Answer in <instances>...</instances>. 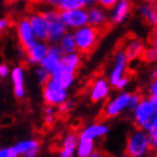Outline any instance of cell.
<instances>
[{"label":"cell","mask_w":157,"mask_h":157,"mask_svg":"<svg viewBox=\"0 0 157 157\" xmlns=\"http://www.w3.org/2000/svg\"><path fill=\"white\" fill-rule=\"evenodd\" d=\"M113 21H105L100 25H90L83 28L75 35L76 49L80 55H90L94 52L100 40L113 30Z\"/></svg>","instance_id":"6da1fadb"},{"label":"cell","mask_w":157,"mask_h":157,"mask_svg":"<svg viewBox=\"0 0 157 157\" xmlns=\"http://www.w3.org/2000/svg\"><path fill=\"white\" fill-rule=\"evenodd\" d=\"M134 123L144 132L157 130V96L142 98L133 110Z\"/></svg>","instance_id":"7a4b0ae2"},{"label":"cell","mask_w":157,"mask_h":157,"mask_svg":"<svg viewBox=\"0 0 157 157\" xmlns=\"http://www.w3.org/2000/svg\"><path fill=\"white\" fill-rule=\"evenodd\" d=\"M150 151L147 132L136 127L127 135L125 154L128 157H146Z\"/></svg>","instance_id":"3957f363"},{"label":"cell","mask_w":157,"mask_h":157,"mask_svg":"<svg viewBox=\"0 0 157 157\" xmlns=\"http://www.w3.org/2000/svg\"><path fill=\"white\" fill-rule=\"evenodd\" d=\"M43 98L46 105L59 107L68 100V92L49 77V79L43 85Z\"/></svg>","instance_id":"277c9868"},{"label":"cell","mask_w":157,"mask_h":157,"mask_svg":"<svg viewBox=\"0 0 157 157\" xmlns=\"http://www.w3.org/2000/svg\"><path fill=\"white\" fill-rule=\"evenodd\" d=\"M41 16L46 20L48 24V40L49 41H56L60 39L63 33H66V25L61 21L59 14L54 12H47V13H40Z\"/></svg>","instance_id":"5b68a950"},{"label":"cell","mask_w":157,"mask_h":157,"mask_svg":"<svg viewBox=\"0 0 157 157\" xmlns=\"http://www.w3.org/2000/svg\"><path fill=\"white\" fill-rule=\"evenodd\" d=\"M130 96H131V93L124 92V93H121L119 95H117L116 98H113V100H110L105 105V110H103L105 117L115 118L119 116L124 110H126L127 105H128Z\"/></svg>","instance_id":"8992f818"},{"label":"cell","mask_w":157,"mask_h":157,"mask_svg":"<svg viewBox=\"0 0 157 157\" xmlns=\"http://www.w3.org/2000/svg\"><path fill=\"white\" fill-rule=\"evenodd\" d=\"M17 36L18 44L24 53L35 44L33 32H32V28L29 22V17H23L17 24Z\"/></svg>","instance_id":"52a82bcc"},{"label":"cell","mask_w":157,"mask_h":157,"mask_svg":"<svg viewBox=\"0 0 157 157\" xmlns=\"http://www.w3.org/2000/svg\"><path fill=\"white\" fill-rule=\"evenodd\" d=\"M64 53L62 52L61 47H57V46H52L47 49V53L43 59L41 61L39 62L41 64V68H44L48 74L51 75L56 69V67L59 66L60 63V60L61 57L63 56Z\"/></svg>","instance_id":"ba28073f"},{"label":"cell","mask_w":157,"mask_h":157,"mask_svg":"<svg viewBox=\"0 0 157 157\" xmlns=\"http://www.w3.org/2000/svg\"><path fill=\"white\" fill-rule=\"evenodd\" d=\"M59 16L61 18L63 23H66L70 26L74 28H78L84 24H86L88 21L87 13H85L83 10L79 9H72V10H64V12H60Z\"/></svg>","instance_id":"9c48e42d"},{"label":"cell","mask_w":157,"mask_h":157,"mask_svg":"<svg viewBox=\"0 0 157 157\" xmlns=\"http://www.w3.org/2000/svg\"><path fill=\"white\" fill-rule=\"evenodd\" d=\"M108 132H109V127L105 123H94L85 127L80 133H78V135L80 139L96 140L107 135Z\"/></svg>","instance_id":"30bf717a"},{"label":"cell","mask_w":157,"mask_h":157,"mask_svg":"<svg viewBox=\"0 0 157 157\" xmlns=\"http://www.w3.org/2000/svg\"><path fill=\"white\" fill-rule=\"evenodd\" d=\"M109 95V84L105 79H96L91 86L90 100L93 103H98L105 100Z\"/></svg>","instance_id":"8fae6325"},{"label":"cell","mask_w":157,"mask_h":157,"mask_svg":"<svg viewBox=\"0 0 157 157\" xmlns=\"http://www.w3.org/2000/svg\"><path fill=\"white\" fill-rule=\"evenodd\" d=\"M76 75L77 74H74V72H71V71H68V70H66L64 68H62V67L59 64V66L56 67V69L51 74V78H52L56 84H59L61 87L68 90V88L72 85V83H74L75 78H76Z\"/></svg>","instance_id":"7c38bea8"},{"label":"cell","mask_w":157,"mask_h":157,"mask_svg":"<svg viewBox=\"0 0 157 157\" xmlns=\"http://www.w3.org/2000/svg\"><path fill=\"white\" fill-rule=\"evenodd\" d=\"M29 22L31 28L33 29V32L39 39L48 40V24L46 20L41 16L40 12L29 17Z\"/></svg>","instance_id":"4fadbf2b"},{"label":"cell","mask_w":157,"mask_h":157,"mask_svg":"<svg viewBox=\"0 0 157 157\" xmlns=\"http://www.w3.org/2000/svg\"><path fill=\"white\" fill-rule=\"evenodd\" d=\"M125 74H127V60L125 55H124V53H118L117 57H116L115 67H113L111 75H110L109 84L113 87L115 84L117 83Z\"/></svg>","instance_id":"5bb4252c"},{"label":"cell","mask_w":157,"mask_h":157,"mask_svg":"<svg viewBox=\"0 0 157 157\" xmlns=\"http://www.w3.org/2000/svg\"><path fill=\"white\" fill-rule=\"evenodd\" d=\"M15 153L17 154L18 156L22 155H37L39 151L40 148V142L36 139H28V140H22L17 142L16 144L13 146Z\"/></svg>","instance_id":"9a60e30c"},{"label":"cell","mask_w":157,"mask_h":157,"mask_svg":"<svg viewBox=\"0 0 157 157\" xmlns=\"http://www.w3.org/2000/svg\"><path fill=\"white\" fill-rule=\"evenodd\" d=\"M12 80H13L14 95L17 100H21L25 94L24 77H23V70L21 67H17L12 71Z\"/></svg>","instance_id":"2e32d148"},{"label":"cell","mask_w":157,"mask_h":157,"mask_svg":"<svg viewBox=\"0 0 157 157\" xmlns=\"http://www.w3.org/2000/svg\"><path fill=\"white\" fill-rule=\"evenodd\" d=\"M82 55L80 54H76V53H70V54H66L64 56L61 57L60 60V66L62 68H64L68 71H71L74 74H77V71L80 68L82 64Z\"/></svg>","instance_id":"e0dca14e"},{"label":"cell","mask_w":157,"mask_h":157,"mask_svg":"<svg viewBox=\"0 0 157 157\" xmlns=\"http://www.w3.org/2000/svg\"><path fill=\"white\" fill-rule=\"evenodd\" d=\"M48 47L45 44H33L25 52L26 59L31 63H39L41 59L46 55Z\"/></svg>","instance_id":"ac0fdd59"},{"label":"cell","mask_w":157,"mask_h":157,"mask_svg":"<svg viewBox=\"0 0 157 157\" xmlns=\"http://www.w3.org/2000/svg\"><path fill=\"white\" fill-rule=\"evenodd\" d=\"M95 150V142L94 140L90 139H80L79 138L78 144L75 150L76 157H88Z\"/></svg>","instance_id":"d6986e66"},{"label":"cell","mask_w":157,"mask_h":157,"mask_svg":"<svg viewBox=\"0 0 157 157\" xmlns=\"http://www.w3.org/2000/svg\"><path fill=\"white\" fill-rule=\"evenodd\" d=\"M133 7H134V2H133L132 0H122V1L119 2V5L117 6L116 13L113 15V24H115V23L122 22L127 14L131 12Z\"/></svg>","instance_id":"ffe728a7"},{"label":"cell","mask_w":157,"mask_h":157,"mask_svg":"<svg viewBox=\"0 0 157 157\" xmlns=\"http://www.w3.org/2000/svg\"><path fill=\"white\" fill-rule=\"evenodd\" d=\"M55 6V12H64V10H72V9H80L83 8L86 0H57Z\"/></svg>","instance_id":"44dd1931"},{"label":"cell","mask_w":157,"mask_h":157,"mask_svg":"<svg viewBox=\"0 0 157 157\" xmlns=\"http://www.w3.org/2000/svg\"><path fill=\"white\" fill-rule=\"evenodd\" d=\"M144 48V43L141 40H135V41H132L131 44H128V46L125 48V52H124V55L126 57L127 62L133 61L134 59H139Z\"/></svg>","instance_id":"7402d4cb"},{"label":"cell","mask_w":157,"mask_h":157,"mask_svg":"<svg viewBox=\"0 0 157 157\" xmlns=\"http://www.w3.org/2000/svg\"><path fill=\"white\" fill-rule=\"evenodd\" d=\"M78 141H79L78 133H76V132H69V133L64 136V139L62 140L61 150L75 154V150H76V147H77V144H78Z\"/></svg>","instance_id":"603a6c76"},{"label":"cell","mask_w":157,"mask_h":157,"mask_svg":"<svg viewBox=\"0 0 157 157\" xmlns=\"http://www.w3.org/2000/svg\"><path fill=\"white\" fill-rule=\"evenodd\" d=\"M144 24L153 26L156 24V4H149L141 8Z\"/></svg>","instance_id":"cb8c5ba5"},{"label":"cell","mask_w":157,"mask_h":157,"mask_svg":"<svg viewBox=\"0 0 157 157\" xmlns=\"http://www.w3.org/2000/svg\"><path fill=\"white\" fill-rule=\"evenodd\" d=\"M88 21L91 23V25H100L103 22H105V14L98 8H92L88 13Z\"/></svg>","instance_id":"d4e9b609"},{"label":"cell","mask_w":157,"mask_h":157,"mask_svg":"<svg viewBox=\"0 0 157 157\" xmlns=\"http://www.w3.org/2000/svg\"><path fill=\"white\" fill-rule=\"evenodd\" d=\"M61 49L64 54H70L76 51V45H75V36L67 35L63 37L61 41Z\"/></svg>","instance_id":"484cf974"},{"label":"cell","mask_w":157,"mask_h":157,"mask_svg":"<svg viewBox=\"0 0 157 157\" xmlns=\"http://www.w3.org/2000/svg\"><path fill=\"white\" fill-rule=\"evenodd\" d=\"M156 47L155 46H151L150 48H144V51L140 55V60L144 62H147V63H153V62L156 61Z\"/></svg>","instance_id":"4316f807"},{"label":"cell","mask_w":157,"mask_h":157,"mask_svg":"<svg viewBox=\"0 0 157 157\" xmlns=\"http://www.w3.org/2000/svg\"><path fill=\"white\" fill-rule=\"evenodd\" d=\"M55 121V110L52 105H46L44 109V123L46 125H52Z\"/></svg>","instance_id":"83f0119b"},{"label":"cell","mask_w":157,"mask_h":157,"mask_svg":"<svg viewBox=\"0 0 157 157\" xmlns=\"http://www.w3.org/2000/svg\"><path fill=\"white\" fill-rule=\"evenodd\" d=\"M142 99V95L140 93H131V96H130V100H128V105H127V109L128 110H133L135 109V107L139 105V102Z\"/></svg>","instance_id":"f1b7e54d"},{"label":"cell","mask_w":157,"mask_h":157,"mask_svg":"<svg viewBox=\"0 0 157 157\" xmlns=\"http://www.w3.org/2000/svg\"><path fill=\"white\" fill-rule=\"evenodd\" d=\"M0 157H18V155L15 153L13 146H12V147L0 148Z\"/></svg>","instance_id":"f546056e"},{"label":"cell","mask_w":157,"mask_h":157,"mask_svg":"<svg viewBox=\"0 0 157 157\" xmlns=\"http://www.w3.org/2000/svg\"><path fill=\"white\" fill-rule=\"evenodd\" d=\"M37 76H38V79H39V82L43 85H44L46 82H47L49 77H51V75L48 74L47 71L44 69V68H40V69L37 70Z\"/></svg>","instance_id":"4dcf8cb0"},{"label":"cell","mask_w":157,"mask_h":157,"mask_svg":"<svg viewBox=\"0 0 157 157\" xmlns=\"http://www.w3.org/2000/svg\"><path fill=\"white\" fill-rule=\"evenodd\" d=\"M128 83H130V76H128V74H125L122 78L118 80L117 83L115 84V86H113V87L117 88V90H123V88L125 87Z\"/></svg>","instance_id":"1f68e13d"},{"label":"cell","mask_w":157,"mask_h":157,"mask_svg":"<svg viewBox=\"0 0 157 157\" xmlns=\"http://www.w3.org/2000/svg\"><path fill=\"white\" fill-rule=\"evenodd\" d=\"M57 108H59V111H60V113H69L70 110L74 108V102L67 100L66 102H63L61 105H59Z\"/></svg>","instance_id":"d6a6232c"},{"label":"cell","mask_w":157,"mask_h":157,"mask_svg":"<svg viewBox=\"0 0 157 157\" xmlns=\"http://www.w3.org/2000/svg\"><path fill=\"white\" fill-rule=\"evenodd\" d=\"M98 2L103 8L113 9L115 7V5H116V2H117V0H98Z\"/></svg>","instance_id":"836d02e7"},{"label":"cell","mask_w":157,"mask_h":157,"mask_svg":"<svg viewBox=\"0 0 157 157\" xmlns=\"http://www.w3.org/2000/svg\"><path fill=\"white\" fill-rule=\"evenodd\" d=\"M148 41L150 46H156V28H154L153 31L149 33Z\"/></svg>","instance_id":"e575fe53"},{"label":"cell","mask_w":157,"mask_h":157,"mask_svg":"<svg viewBox=\"0 0 157 157\" xmlns=\"http://www.w3.org/2000/svg\"><path fill=\"white\" fill-rule=\"evenodd\" d=\"M8 74H9L8 67L6 66L5 63H1V64H0V78H5V77H7Z\"/></svg>","instance_id":"d590c367"},{"label":"cell","mask_w":157,"mask_h":157,"mask_svg":"<svg viewBox=\"0 0 157 157\" xmlns=\"http://www.w3.org/2000/svg\"><path fill=\"white\" fill-rule=\"evenodd\" d=\"M149 96H157V82L154 80L149 86Z\"/></svg>","instance_id":"8d00e7d4"},{"label":"cell","mask_w":157,"mask_h":157,"mask_svg":"<svg viewBox=\"0 0 157 157\" xmlns=\"http://www.w3.org/2000/svg\"><path fill=\"white\" fill-rule=\"evenodd\" d=\"M59 157H76V156H75V154H72V153H68V151H64V150H60Z\"/></svg>","instance_id":"74e56055"},{"label":"cell","mask_w":157,"mask_h":157,"mask_svg":"<svg viewBox=\"0 0 157 157\" xmlns=\"http://www.w3.org/2000/svg\"><path fill=\"white\" fill-rule=\"evenodd\" d=\"M7 25H8V20H0V32Z\"/></svg>","instance_id":"f35d334b"},{"label":"cell","mask_w":157,"mask_h":157,"mask_svg":"<svg viewBox=\"0 0 157 157\" xmlns=\"http://www.w3.org/2000/svg\"><path fill=\"white\" fill-rule=\"evenodd\" d=\"M88 157H103V156H102V154H101V153H99V151L94 150V151H93V153H92Z\"/></svg>","instance_id":"ab89813d"},{"label":"cell","mask_w":157,"mask_h":157,"mask_svg":"<svg viewBox=\"0 0 157 157\" xmlns=\"http://www.w3.org/2000/svg\"><path fill=\"white\" fill-rule=\"evenodd\" d=\"M15 1H17V0H5V4H6V5H12L13 2H15Z\"/></svg>","instance_id":"60d3db41"},{"label":"cell","mask_w":157,"mask_h":157,"mask_svg":"<svg viewBox=\"0 0 157 157\" xmlns=\"http://www.w3.org/2000/svg\"><path fill=\"white\" fill-rule=\"evenodd\" d=\"M18 157H37V155H32V154H30V155H22V156H18Z\"/></svg>","instance_id":"b9f144b4"},{"label":"cell","mask_w":157,"mask_h":157,"mask_svg":"<svg viewBox=\"0 0 157 157\" xmlns=\"http://www.w3.org/2000/svg\"><path fill=\"white\" fill-rule=\"evenodd\" d=\"M119 157H128V156H127L126 154H125V155H123V156H119Z\"/></svg>","instance_id":"7bdbcfd3"},{"label":"cell","mask_w":157,"mask_h":157,"mask_svg":"<svg viewBox=\"0 0 157 157\" xmlns=\"http://www.w3.org/2000/svg\"><path fill=\"white\" fill-rule=\"evenodd\" d=\"M86 1H90V2H92V1H94V0H86Z\"/></svg>","instance_id":"ee69618b"}]
</instances>
